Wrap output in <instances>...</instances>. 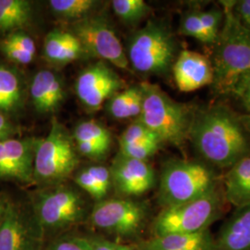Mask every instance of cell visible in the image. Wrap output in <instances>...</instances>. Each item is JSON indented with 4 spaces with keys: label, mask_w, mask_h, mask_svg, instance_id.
Returning <instances> with one entry per match:
<instances>
[{
    "label": "cell",
    "mask_w": 250,
    "mask_h": 250,
    "mask_svg": "<svg viewBox=\"0 0 250 250\" xmlns=\"http://www.w3.org/2000/svg\"><path fill=\"white\" fill-rule=\"evenodd\" d=\"M188 142L197 160L218 170L250 157V133L241 115L224 103L197 107Z\"/></svg>",
    "instance_id": "1"
},
{
    "label": "cell",
    "mask_w": 250,
    "mask_h": 250,
    "mask_svg": "<svg viewBox=\"0 0 250 250\" xmlns=\"http://www.w3.org/2000/svg\"><path fill=\"white\" fill-rule=\"evenodd\" d=\"M234 4V0L220 1L224 23L212 45L213 80L209 86L217 96L232 97L237 82L250 72V30L235 16Z\"/></svg>",
    "instance_id": "2"
},
{
    "label": "cell",
    "mask_w": 250,
    "mask_h": 250,
    "mask_svg": "<svg viewBox=\"0 0 250 250\" xmlns=\"http://www.w3.org/2000/svg\"><path fill=\"white\" fill-rule=\"evenodd\" d=\"M141 86L143 105L137 119L163 144H170L180 149L185 148L197 106L171 99L158 84L144 82Z\"/></svg>",
    "instance_id": "3"
},
{
    "label": "cell",
    "mask_w": 250,
    "mask_h": 250,
    "mask_svg": "<svg viewBox=\"0 0 250 250\" xmlns=\"http://www.w3.org/2000/svg\"><path fill=\"white\" fill-rule=\"evenodd\" d=\"M222 184L218 170L199 160L170 159L160 176L158 202L162 208L203 197Z\"/></svg>",
    "instance_id": "4"
},
{
    "label": "cell",
    "mask_w": 250,
    "mask_h": 250,
    "mask_svg": "<svg viewBox=\"0 0 250 250\" xmlns=\"http://www.w3.org/2000/svg\"><path fill=\"white\" fill-rule=\"evenodd\" d=\"M178 48L170 27L160 21H149L129 37L125 52L135 72L163 76L171 72Z\"/></svg>",
    "instance_id": "5"
},
{
    "label": "cell",
    "mask_w": 250,
    "mask_h": 250,
    "mask_svg": "<svg viewBox=\"0 0 250 250\" xmlns=\"http://www.w3.org/2000/svg\"><path fill=\"white\" fill-rule=\"evenodd\" d=\"M229 204L223 184L203 197L184 204L161 208L152 223V236L170 233H197L208 230L224 217Z\"/></svg>",
    "instance_id": "6"
},
{
    "label": "cell",
    "mask_w": 250,
    "mask_h": 250,
    "mask_svg": "<svg viewBox=\"0 0 250 250\" xmlns=\"http://www.w3.org/2000/svg\"><path fill=\"white\" fill-rule=\"evenodd\" d=\"M73 137L56 118L45 138H37L34 182L58 186L68 178L79 163Z\"/></svg>",
    "instance_id": "7"
},
{
    "label": "cell",
    "mask_w": 250,
    "mask_h": 250,
    "mask_svg": "<svg viewBox=\"0 0 250 250\" xmlns=\"http://www.w3.org/2000/svg\"><path fill=\"white\" fill-rule=\"evenodd\" d=\"M86 204L80 193L66 186H54L36 195L33 214L42 229L62 230L80 223Z\"/></svg>",
    "instance_id": "8"
},
{
    "label": "cell",
    "mask_w": 250,
    "mask_h": 250,
    "mask_svg": "<svg viewBox=\"0 0 250 250\" xmlns=\"http://www.w3.org/2000/svg\"><path fill=\"white\" fill-rule=\"evenodd\" d=\"M149 217L148 205L132 198L99 201L93 208L90 221L99 230L125 238H135L146 228Z\"/></svg>",
    "instance_id": "9"
},
{
    "label": "cell",
    "mask_w": 250,
    "mask_h": 250,
    "mask_svg": "<svg viewBox=\"0 0 250 250\" xmlns=\"http://www.w3.org/2000/svg\"><path fill=\"white\" fill-rule=\"evenodd\" d=\"M71 32L79 39L87 55L111 63L119 69H130L125 48L104 16L92 14L74 21Z\"/></svg>",
    "instance_id": "10"
},
{
    "label": "cell",
    "mask_w": 250,
    "mask_h": 250,
    "mask_svg": "<svg viewBox=\"0 0 250 250\" xmlns=\"http://www.w3.org/2000/svg\"><path fill=\"white\" fill-rule=\"evenodd\" d=\"M125 81L104 62L92 64L78 75L75 93L83 106L97 111L118 92L125 89Z\"/></svg>",
    "instance_id": "11"
},
{
    "label": "cell",
    "mask_w": 250,
    "mask_h": 250,
    "mask_svg": "<svg viewBox=\"0 0 250 250\" xmlns=\"http://www.w3.org/2000/svg\"><path fill=\"white\" fill-rule=\"evenodd\" d=\"M42 235L34 214L27 215L9 200L0 225V250H41Z\"/></svg>",
    "instance_id": "12"
},
{
    "label": "cell",
    "mask_w": 250,
    "mask_h": 250,
    "mask_svg": "<svg viewBox=\"0 0 250 250\" xmlns=\"http://www.w3.org/2000/svg\"><path fill=\"white\" fill-rule=\"evenodd\" d=\"M37 138H11L0 142V180L21 184L34 182Z\"/></svg>",
    "instance_id": "13"
},
{
    "label": "cell",
    "mask_w": 250,
    "mask_h": 250,
    "mask_svg": "<svg viewBox=\"0 0 250 250\" xmlns=\"http://www.w3.org/2000/svg\"><path fill=\"white\" fill-rule=\"evenodd\" d=\"M111 182L125 197H140L156 187L157 174L148 161L118 155L110 167Z\"/></svg>",
    "instance_id": "14"
},
{
    "label": "cell",
    "mask_w": 250,
    "mask_h": 250,
    "mask_svg": "<svg viewBox=\"0 0 250 250\" xmlns=\"http://www.w3.org/2000/svg\"><path fill=\"white\" fill-rule=\"evenodd\" d=\"M171 72L178 89L185 93L210 86L213 80L210 59L203 54L188 49L179 52Z\"/></svg>",
    "instance_id": "15"
},
{
    "label": "cell",
    "mask_w": 250,
    "mask_h": 250,
    "mask_svg": "<svg viewBox=\"0 0 250 250\" xmlns=\"http://www.w3.org/2000/svg\"><path fill=\"white\" fill-rule=\"evenodd\" d=\"M28 96L33 107L40 114L57 111L66 99L62 78L50 70H40L32 78Z\"/></svg>",
    "instance_id": "16"
},
{
    "label": "cell",
    "mask_w": 250,
    "mask_h": 250,
    "mask_svg": "<svg viewBox=\"0 0 250 250\" xmlns=\"http://www.w3.org/2000/svg\"><path fill=\"white\" fill-rule=\"evenodd\" d=\"M212 250H250V202L235 208L214 234Z\"/></svg>",
    "instance_id": "17"
},
{
    "label": "cell",
    "mask_w": 250,
    "mask_h": 250,
    "mask_svg": "<svg viewBox=\"0 0 250 250\" xmlns=\"http://www.w3.org/2000/svg\"><path fill=\"white\" fill-rule=\"evenodd\" d=\"M28 98L26 82L18 68L0 60V113L19 115L25 107Z\"/></svg>",
    "instance_id": "18"
},
{
    "label": "cell",
    "mask_w": 250,
    "mask_h": 250,
    "mask_svg": "<svg viewBox=\"0 0 250 250\" xmlns=\"http://www.w3.org/2000/svg\"><path fill=\"white\" fill-rule=\"evenodd\" d=\"M214 234L210 229L197 233H170L151 236L138 245L142 250H212Z\"/></svg>",
    "instance_id": "19"
},
{
    "label": "cell",
    "mask_w": 250,
    "mask_h": 250,
    "mask_svg": "<svg viewBox=\"0 0 250 250\" xmlns=\"http://www.w3.org/2000/svg\"><path fill=\"white\" fill-rule=\"evenodd\" d=\"M44 55L48 62L64 65L80 60L87 54L72 32L54 29L45 36Z\"/></svg>",
    "instance_id": "20"
},
{
    "label": "cell",
    "mask_w": 250,
    "mask_h": 250,
    "mask_svg": "<svg viewBox=\"0 0 250 250\" xmlns=\"http://www.w3.org/2000/svg\"><path fill=\"white\" fill-rule=\"evenodd\" d=\"M224 197L235 208L250 202V157L235 163L222 176Z\"/></svg>",
    "instance_id": "21"
},
{
    "label": "cell",
    "mask_w": 250,
    "mask_h": 250,
    "mask_svg": "<svg viewBox=\"0 0 250 250\" xmlns=\"http://www.w3.org/2000/svg\"><path fill=\"white\" fill-rule=\"evenodd\" d=\"M35 16L33 2L28 0H0V35L26 31Z\"/></svg>",
    "instance_id": "22"
},
{
    "label": "cell",
    "mask_w": 250,
    "mask_h": 250,
    "mask_svg": "<svg viewBox=\"0 0 250 250\" xmlns=\"http://www.w3.org/2000/svg\"><path fill=\"white\" fill-rule=\"evenodd\" d=\"M0 52L9 63L28 65L36 58V42L26 31L13 32L2 36Z\"/></svg>",
    "instance_id": "23"
},
{
    "label": "cell",
    "mask_w": 250,
    "mask_h": 250,
    "mask_svg": "<svg viewBox=\"0 0 250 250\" xmlns=\"http://www.w3.org/2000/svg\"><path fill=\"white\" fill-rule=\"evenodd\" d=\"M143 105V89L140 84L133 85L118 92L107 101L109 115L117 120L138 118Z\"/></svg>",
    "instance_id": "24"
},
{
    "label": "cell",
    "mask_w": 250,
    "mask_h": 250,
    "mask_svg": "<svg viewBox=\"0 0 250 250\" xmlns=\"http://www.w3.org/2000/svg\"><path fill=\"white\" fill-rule=\"evenodd\" d=\"M75 184L97 201L104 200L111 186L110 170L103 165H92L78 171Z\"/></svg>",
    "instance_id": "25"
},
{
    "label": "cell",
    "mask_w": 250,
    "mask_h": 250,
    "mask_svg": "<svg viewBox=\"0 0 250 250\" xmlns=\"http://www.w3.org/2000/svg\"><path fill=\"white\" fill-rule=\"evenodd\" d=\"M99 4L100 2L96 0H51L48 2L55 15L74 21L92 15Z\"/></svg>",
    "instance_id": "26"
},
{
    "label": "cell",
    "mask_w": 250,
    "mask_h": 250,
    "mask_svg": "<svg viewBox=\"0 0 250 250\" xmlns=\"http://www.w3.org/2000/svg\"><path fill=\"white\" fill-rule=\"evenodd\" d=\"M112 9L126 24H136L151 13V7L144 0H114Z\"/></svg>",
    "instance_id": "27"
},
{
    "label": "cell",
    "mask_w": 250,
    "mask_h": 250,
    "mask_svg": "<svg viewBox=\"0 0 250 250\" xmlns=\"http://www.w3.org/2000/svg\"><path fill=\"white\" fill-rule=\"evenodd\" d=\"M74 142L86 141L99 144L101 146H111V134L105 126L95 120L84 121L77 125L72 134Z\"/></svg>",
    "instance_id": "28"
},
{
    "label": "cell",
    "mask_w": 250,
    "mask_h": 250,
    "mask_svg": "<svg viewBox=\"0 0 250 250\" xmlns=\"http://www.w3.org/2000/svg\"><path fill=\"white\" fill-rule=\"evenodd\" d=\"M179 33L183 36L192 37L204 45L212 46V43L202 25L198 9H190L184 13L180 19Z\"/></svg>",
    "instance_id": "29"
},
{
    "label": "cell",
    "mask_w": 250,
    "mask_h": 250,
    "mask_svg": "<svg viewBox=\"0 0 250 250\" xmlns=\"http://www.w3.org/2000/svg\"><path fill=\"white\" fill-rule=\"evenodd\" d=\"M162 141L160 139L147 140L138 143L120 146V155L137 161H147L160 150Z\"/></svg>",
    "instance_id": "30"
},
{
    "label": "cell",
    "mask_w": 250,
    "mask_h": 250,
    "mask_svg": "<svg viewBox=\"0 0 250 250\" xmlns=\"http://www.w3.org/2000/svg\"><path fill=\"white\" fill-rule=\"evenodd\" d=\"M198 13L206 33L209 37L213 45L219 36L224 23V10L222 8L215 7L212 9H205V10L198 9Z\"/></svg>",
    "instance_id": "31"
},
{
    "label": "cell",
    "mask_w": 250,
    "mask_h": 250,
    "mask_svg": "<svg viewBox=\"0 0 250 250\" xmlns=\"http://www.w3.org/2000/svg\"><path fill=\"white\" fill-rule=\"evenodd\" d=\"M155 139L160 138L154 134L150 129H148L144 125L141 121L136 119L134 123L129 125L123 132V134H121V136L119 137V145L125 146Z\"/></svg>",
    "instance_id": "32"
},
{
    "label": "cell",
    "mask_w": 250,
    "mask_h": 250,
    "mask_svg": "<svg viewBox=\"0 0 250 250\" xmlns=\"http://www.w3.org/2000/svg\"><path fill=\"white\" fill-rule=\"evenodd\" d=\"M79 239L89 250H142L139 245H125L108 241L100 237L82 236Z\"/></svg>",
    "instance_id": "33"
},
{
    "label": "cell",
    "mask_w": 250,
    "mask_h": 250,
    "mask_svg": "<svg viewBox=\"0 0 250 250\" xmlns=\"http://www.w3.org/2000/svg\"><path fill=\"white\" fill-rule=\"evenodd\" d=\"M232 97L238 99L247 114H250V72L237 82L232 91Z\"/></svg>",
    "instance_id": "34"
},
{
    "label": "cell",
    "mask_w": 250,
    "mask_h": 250,
    "mask_svg": "<svg viewBox=\"0 0 250 250\" xmlns=\"http://www.w3.org/2000/svg\"><path fill=\"white\" fill-rule=\"evenodd\" d=\"M75 146H76L77 151L79 152L81 155L92 160L103 159L110 149V147H107L93 142H86V141L75 142Z\"/></svg>",
    "instance_id": "35"
},
{
    "label": "cell",
    "mask_w": 250,
    "mask_h": 250,
    "mask_svg": "<svg viewBox=\"0 0 250 250\" xmlns=\"http://www.w3.org/2000/svg\"><path fill=\"white\" fill-rule=\"evenodd\" d=\"M20 134L18 125L11 121V118L0 113V142L15 138Z\"/></svg>",
    "instance_id": "36"
},
{
    "label": "cell",
    "mask_w": 250,
    "mask_h": 250,
    "mask_svg": "<svg viewBox=\"0 0 250 250\" xmlns=\"http://www.w3.org/2000/svg\"><path fill=\"white\" fill-rule=\"evenodd\" d=\"M49 250H89L79 237L62 238L52 243Z\"/></svg>",
    "instance_id": "37"
},
{
    "label": "cell",
    "mask_w": 250,
    "mask_h": 250,
    "mask_svg": "<svg viewBox=\"0 0 250 250\" xmlns=\"http://www.w3.org/2000/svg\"><path fill=\"white\" fill-rule=\"evenodd\" d=\"M233 11L242 25L250 30V0L235 1Z\"/></svg>",
    "instance_id": "38"
},
{
    "label": "cell",
    "mask_w": 250,
    "mask_h": 250,
    "mask_svg": "<svg viewBox=\"0 0 250 250\" xmlns=\"http://www.w3.org/2000/svg\"><path fill=\"white\" fill-rule=\"evenodd\" d=\"M8 202H9V200L4 197L2 194H0V225L2 224L4 215H5V212H6Z\"/></svg>",
    "instance_id": "39"
},
{
    "label": "cell",
    "mask_w": 250,
    "mask_h": 250,
    "mask_svg": "<svg viewBox=\"0 0 250 250\" xmlns=\"http://www.w3.org/2000/svg\"><path fill=\"white\" fill-rule=\"evenodd\" d=\"M242 121L244 123L245 126L247 127V129L249 130L250 133V114H246V115H241Z\"/></svg>",
    "instance_id": "40"
}]
</instances>
